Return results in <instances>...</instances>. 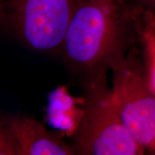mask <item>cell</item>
<instances>
[{
	"label": "cell",
	"mask_w": 155,
	"mask_h": 155,
	"mask_svg": "<svg viewBox=\"0 0 155 155\" xmlns=\"http://www.w3.org/2000/svg\"><path fill=\"white\" fill-rule=\"evenodd\" d=\"M143 9L132 0H80L59 57L80 83L108 77L137 43Z\"/></svg>",
	"instance_id": "6da1fadb"
},
{
	"label": "cell",
	"mask_w": 155,
	"mask_h": 155,
	"mask_svg": "<svg viewBox=\"0 0 155 155\" xmlns=\"http://www.w3.org/2000/svg\"><path fill=\"white\" fill-rule=\"evenodd\" d=\"M107 78L81 83L83 104L71 146L78 155L144 154L122 121Z\"/></svg>",
	"instance_id": "7a4b0ae2"
},
{
	"label": "cell",
	"mask_w": 155,
	"mask_h": 155,
	"mask_svg": "<svg viewBox=\"0 0 155 155\" xmlns=\"http://www.w3.org/2000/svg\"><path fill=\"white\" fill-rule=\"evenodd\" d=\"M79 1L1 0V26L7 35L25 48L59 56Z\"/></svg>",
	"instance_id": "3957f363"
},
{
	"label": "cell",
	"mask_w": 155,
	"mask_h": 155,
	"mask_svg": "<svg viewBox=\"0 0 155 155\" xmlns=\"http://www.w3.org/2000/svg\"><path fill=\"white\" fill-rule=\"evenodd\" d=\"M111 90L126 127L146 152L155 154V94L138 48L112 70Z\"/></svg>",
	"instance_id": "277c9868"
},
{
	"label": "cell",
	"mask_w": 155,
	"mask_h": 155,
	"mask_svg": "<svg viewBox=\"0 0 155 155\" xmlns=\"http://www.w3.org/2000/svg\"><path fill=\"white\" fill-rule=\"evenodd\" d=\"M1 155H75L71 144L25 114H5L0 119Z\"/></svg>",
	"instance_id": "5b68a950"
},
{
	"label": "cell",
	"mask_w": 155,
	"mask_h": 155,
	"mask_svg": "<svg viewBox=\"0 0 155 155\" xmlns=\"http://www.w3.org/2000/svg\"><path fill=\"white\" fill-rule=\"evenodd\" d=\"M143 10L139 22L137 43L140 45L139 52L148 83L155 94V31L145 20Z\"/></svg>",
	"instance_id": "8992f818"
},
{
	"label": "cell",
	"mask_w": 155,
	"mask_h": 155,
	"mask_svg": "<svg viewBox=\"0 0 155 155\" xmlns=\"http://www.w3.org/2000/svg\"><path fill=\"white\" fill-rule=\"evenodd\" d=\"M143 9L152 12L155 15V0H132Z\"/></svg>",
	"instance_id": "52a82bcc"
},
{
	"label": "cell",
	"mask_w": 155,
	"mask_h": 155,
	"mask_svg": "<svg viewBox=\"0 0 155 155\" xmlns=\"http://www.w3.org/2000/svg\"><path fill=\"white\" fill-rule=\"evenodd\" d=\"M143 17L145 19V20L148 22V24L152 27V28L155 31V15L152 13V12L143 10Z\"/></svg>",
	"instance_id": "ba28073f"
}]
</instances>
